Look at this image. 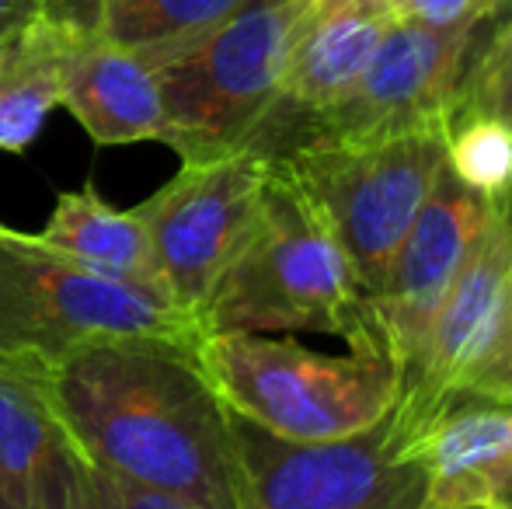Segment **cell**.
Segmentation results:
<instances>
[{"label": "cell", "mask_w": 512, "mask_h": 509, "mask_svg": "<svg viewBox=\"0 0 512 509\" xmlns=\"http://www.w3.org/2000/svg\"><path fill=\"white\" fill-rule=\"evenodd\" d=\"M42 381L95 471L206 509H241L230 412L206 381L196 346L91 342Z\"/></svg>", "instance_id": "6da1fadb"}, {"label": "cell", "mask_w": 512, "mask_h": 509, "mask_svg": "<svg viewBox=\"0 0 512 509\" xmlns=\"http://www.w3.org/2000/svg\"><path fill=\"white\" fill-rule=\"evenodd\" d=\"M209 332H328L349 353H377L373 304L356 283L338 241L304 199V192L269 164L255 224L199 307Z\"/></svg>", "instance_id": "7a4b0ae2"}, {"label": "cell", "mask_w": 512, "mask_h": 509, "mask_svg": "<svg viewBox=\"0 0 512 509\" xmlns=\"http://www.w3.org/2000/svg\"><path fill=\"white\" fill-rule=\"evenodd\" d=\"M196 360L227 412L286 443H335L394 412L401 370L387 356H328L293 339L209 332Z\"/></svg>", "instance_id": "3957f363"}, {"label": "cell", "mask_w": 512, "mask_h": 509, "mask_svg": "<svg viewBox=\"0 0 512 509\" xmlns=\"http://www.w3.org/2000/svg\"><path fill=\"white\" fill-rule=\"evenodd\" d=\"M317 0H244L196 42L143 60L161 91L171 147L182 164L244 150L272 109L293 46Z\"/></svg>", "instance_id": "277c9868"}, {"label": "cell", "mask_w": 512, "mask_h": 509, "mask_svg": "<svg viewBox=\"0 0 512 509\" xmlns=\"http://www.w3.org/2000/svg\"><path fill=\"white\" fill-rule=\"evenodd\" d=\"M105 339H175L199 346L203 328L171 300L98 276L35 234L0 224V363L49 374Z\"/></svg>", "instance_id": "5b68a950"}, {"label": "cell", "mask_w": 512, "mask_h": 509, "mask_svg": "<svg viewBox=\"0 0 512 509\" xmlns=\"http://www.w3.org/2000/svg\"><path fill=\"white\" fill-rule=\"evenodd\" d=\"M269 164L304 192L373 300L446 164V126L373 143H307Z\"/></svg>", "instance_id": "8992f818"}, {"label": "cell", "mask_w": 512, "mask_h": 509, "mask_svg": "<svg viewBox=\"0 0 512 509\" xmlns=\"http://www.w3.org/2000/svg\"><path fill=\"white\" fill-rule=\"evenodd\" d=\"M241 509H425V468L394 443L391 415L335 443H286L230 412Z\"/></svg>", "instance_id": "52a82bcc"}, {"label": "cell", "mask_w": 512, "mask_h": 509, "mask_svg": "<svg viewBox=\"0 0 512 509\" xmlns=\"http://www.w3.org/2000/svg\"><path fill=\"white\" fill-rule=\"evenodd\" d=\"M512 318V196L488 199V220L436 314L415 374L401 384L391 433L401 454L460 401L492 360Z\"/></svg>", "instance_id": "ba28073f"}, {"label": "cell", "mask_w": 512, "mask_h": 509, "mask_svg": "<svg viewBox=\"0 0 512 509\" xmlns=\"http://www.w3.org/2000/svg\"><path fill=\"white\" fill-rule=\"evenodd\" d=\"M269 161L255 150L182 164L175 178L129 210L147 227L164 290L178 311L199 321V307L255 224Z\"/></svg>", "instance_id": "9c48e42d"}, {"label": "cell", "mask_w": 512, "mask_h": 509, "mask_svg": "<svg viewBox=\"0 0 512 509\" xmlns=\"http://www.w3.org/2000/svg\"><path fill=\"white\" fill-rule=\"evenodd\" d=\"M474 32L478 28H425L394 21L356 88L335 109L317 116L297 147L373 143L425 126H450Z\"/></svg>", "instance_id": "30bf717a"}, {"label": "cell", "mask_w": 512, "mask_h": 509, "mask_svg": "<svg viewBox=\"0 0 512 509\" xmlns=\"http://www.w3.org/2000/svg\"><path fill=\"white\" fill-rule=\"evenodd\" d=\"M488 220V199L467 189L443 164L422 213L401 241L384 290L370 300L380 346L401 370V384L415 374L436 314L457 279L467 252Z\"/></svg>", "instance_id": "8fae6325"}, {"label": "cell", "mask_w": 512, "mask_h": 509, "mask_svg": "<svg viewBox=\"0 0 512 509\" xmlns=\"http://www.w3.org/2000/svg\"><path fill=\"white\" fill-rule=\"evenodd\" d=\"M394 21L391 0H317L293 46L283 88L244 150L265 161L290 154L307 126L356 88Z\"/></svg>", "instance_id": "7c38bea8"}, {"label": "cell", "mask_w": 512, "mask_h": 509, "mask_svg": "<svg viewBox=\"0 0 512 509\" xmlns=\"http://www.w3.org/2000/svg\"><path fill=\"white\" fill-rule=\"evenodd\" d=\"M67 14V56H63L60 105L81 123L98 147L168 136L161 91L150 67L136 53L112 42L95 25V0H53Z\"/></svg>", "instance_id": "4fadbf2b"}, {"label": "cell", "mask_w": 512, "mask_h": 509, "mask_svg": "<svg viewBox=\"0 0 512 509\" xmlns=\"http://www.w3.org/2000/svg\"><path fill=\"white\" fill-rule=\"evenodd\" d=\"M91 464L39 370L0 363V478L18 509H88Z\"/></svg>", "instance_id": "5bb4252c"}, {"label": "cell", "mask_w": 512, "mask_h": 509, "mask_svg": "<svg viewBox=\"0 0 512 509\" xmlns=\"http://www.w3.org/2000/svg\"><path fill=\"white\" fill-rule=\"evenodd\" d=\"M405 457L425 468V509H488L512 475V405L460 401Z\"/></svg>", "instance_id": "9a60e30c"}, {"label": "cell", "mask_w": 512, "mask_h": 509, "mask_svg": "<svg viewBox=\"0 0 512 509\" xmlns=\"http://www.w3.org/2000/svg\"><path fill=\"white\" fill-rule=\"evenodd\" d=\"M35 238L98 276L119 279V283L140 286V290L171 300L154 262L147 227L133 210H115L91 182L74 192H60L46 227Z\"/></svg>", "instance_id": "2e32d148"}, {"label": "cell", "mask_w": 512, "mask_h": 509, "mask_svg": "<svg viewBox=\"0 0 512 509\" xmlns=\"http://www.w3.org/2000/svg\"><path fill=\"white\" fill-rule=\"evenodd\" d=\"M67 14L46 0L28 25L0 46V154H25L63 98Z\"/></svg>", "instance_id": "e0dca14e"}, {"label": "cell", "mask_w": 512, "mask_h": 509, "mask_svg": "<svg viewBox=\"0 0 512 509\" xmlns=\"http://www.w3.org/2000/svg\"><path fill=\"white\" fill-rule=\"evenodd\" d=\"M244 0H95V25L140 60L213 32Z\"/></svg>", "instance_id": "ac0fdd59"}, {"label": "cell", "mask_w": 512, "mask_h": 509, "mask_svg": "<svg viewBox=\"0 0 512 509\" xmlns=\"http://www.w3.org/2000/svg\"><path fill=\"white\" fill-rule=\"evenodd\" d=\"M446 168L485 199L512 196V129L457 112L446 126Z\"/></svg>", "instance_id": "d6986e66"}, {"label": "cell", "mask_w": 512, "mask_h": 509, "mask_svg": "<svg viewBox=\"0 0 512 509\" xmlns=\"http://www.w3.org/2000/svg\"><path fill=\"white\" fill-rule=\"evenodd\" d=\"M457 112L488 116L512 129V14L495 28L492 42L460 77L453 116Z\"/></svg>", "instance_id": "ffe728a7"}, {"label": "cell", "mask_w": 512, "mask_h": 509, "mask_svg": "<svg viewBox=\"0 0 512 509\" xmlns=\"http://www.w3.org/2000/svg\"><path fill=\"white\" fill-rule=\"evenodd\" d=\"M509 0H391L394 18L425 28H481Z\"/></svg>", "instance_id": "44dd1931"}, {"label": "cell", "mask_w": 512, "mask_h": 509, "mask_svg": "<svg viewBox=\"0 0 512 509\" xmlns=\"http://www.w3.org/2000/svg\"><path fill=\"white\" fill-rule=\"evenodd\" d=\"M88 509H206V506L168 496V492H154V489H143V485L122 482V478L102 475V471H91Z\"/></svg>", "instance_id": "7402d4cb"}, {"label": "cell", "mask_w": 512, "mask_h": 509, "mask_svg": "<svg viewBox=\"0 0 512 509\" xmlns=\"http://www.w3.org/2000/svg\"><path fill=\"white\" fill-rule=\"evenodd\" d=\"M460 401H492V405H512V318L506 328V339L492 353V360L478 370ZM457 401V405H460Z\"/></svg>", "instance_id": "603a6c76"}, {"label": "cell", "mask_w": 512, "mask_h": 509, "mask_svg": "<svg viewBox=\"0 0 512 509\" xmlns=\"http://www.w3.org/2000/svg\"><path fill=\"white\" fill-rule=\"evenodd\" d=\"M42 7H46V0H0V46H4L21 25H28Z\"/></svg>", "instance_id": "cb8c5ba5"}, {"label": "cell", "mask_w": 512, "mask_h": 509, "mask_svg": "<svg viewBox=\"0 0 512 509\" xmlns=\"http://www.w3.org/2000/svg\"><path fill=\"white\" fill-rule=\"evenodd\" d=\"M488 509H512V475H509V482L502 485L499 496L492 499V506H488Z\"/></svg>", "instance_id": "d4e9b609"}, {"label": "cell", "mask_w": 512, "mask_h": 509, "mask_svg": "<svg viewBox=\"0 0 512 509\" xmlns=\"http://www.w3.org/2000/svg\"><path fill=\"white\" fill-rule=\"evenodd\" d=\"M0 509H18V506H14V499H11V492H7L4 478H0Z\"/></svg>", "instance_id": "484cf974"}]
</instances>
